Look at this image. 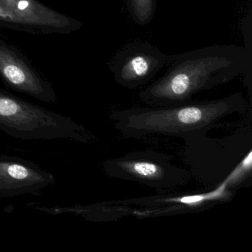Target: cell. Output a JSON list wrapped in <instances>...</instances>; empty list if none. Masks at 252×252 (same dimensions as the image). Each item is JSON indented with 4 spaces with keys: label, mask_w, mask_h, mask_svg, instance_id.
<instances>
[{
    "label": "cell",
    "mask_w": 252,
    "mask_h": 252,
    "mask_svg": "<svg viewBox=\"0 0 252 252\" xmlns=\"http://www.w3.org/2000/svg\"><path fill=\"white\" fill-rule=\"evenodd\" d=\"M252 50L237 45H212L170 55L163 76L140 92L150 107H168L192 101L201 91L212 89L252 73Z\"/></svg>",
    "instance_id": "cell-1"
},
{
    "label": "cell",
    "mask_w": 252,
    "mask_h": 252,
    "mask_svg": "<svg viewBox=\"0 0 252 252\" xmlns=\"http://www.w3.org/2000/svg\"><path fill=\"white\" fill-rule=\"evenodd\" d=\"M246 108L243 95L237 93L210 101L116 110L110 118L116 129L125 136L163 135L184 138L207 129L231 115L244 114Z\"/></svg>",
    "instance_id": "cell-2"
},
{
    "label": "cell",
    "mask_w": 252,
    "mask_h": 252,
    "mask_svg": "<svg viewBox=\"0 0 252 252\" xmlns=\"http://www.w3.org/2000/svg\"><path fill=\"white\" fill-rule=\"evenodd\" d=\"M0 130L22 140L77 139L85 128L70 117L0 89Z\"/></svg>",
    "instance_id": "cell-3"
},
{
    "label": "cell",
    "mask_w": 252,
    "mask_h": 252,
    "mask_svg": "<svg viewBox=\"0 0 252 252\" xmlns=\"http://www.w3.org/2000/svg\"><path fill=\"white\" fill-rule=\"evenodd\" d=\"M172 158L156 152H135L107 160L104 170L111 178L139 183L166 192L185 185L191 177L187 169L172 163Z\"/></svg>",
    "instance_id": "cell-4"
},
{
    "label": "cell",
    "mask_w": 252,
    "mask_h": 252,
    "mask_svg": "<svg viewBox=\"0 0 252 252\" xmlns=\"http://www.w3.org/2000/svg\"><path fill=\"white\" fill-rule=\"evenodd\" d=\"M169 60L170 55L150 42H137L120 50L112 59L109 67L119 85L135 89L150 82L166 67Z\"/></svg>",
    "instance_id": "cell-5"
},
{
    "label": "cell",
    "mask_w": 252,
    "mask_h": 252,
    "mask_svg": "<svg viewBox=\"0 0 252 252\" xmlns=\"http://www.w3.org/2000/svg\"><path fill=\"white\" fill-rule=\"evenodd\" d=\"M0 78L11 89L46 103L57 96L53 85L14 45L0 38Z\"/></svg>",
    "instance_id": "cell-6"
},
{
    "label": "cell",
    "mask_w": 252,
    "mask_h": 252,
    "mask_svg": "<svg viewBox=\"0 0 252 252\" xmlns=\"http://www.w3.org/2000/svg\"><path fill=\"white\" fill-rule=\"evenodd\" d=\"M55 176L36 163L12 156H0V196L33 194L54 184Z\"/></svg>",
    "instance_id": "cell-7"
},
{
    "label": "cell",
    "mask_w": 252,
    "mask_h": 252,
    "mask_svg": "<svg viewBox=\"0 0 252 252\" xmlns=\"http://www.w3.org/2000/svg\"><path fill=\"white\" fill-rule=\"evenodd\" d=\"M0 5L32 26L38 35L70 34L83 26L79 20L58 12L38 0H0Z\"/></svg>",
    "instance_id": "cell-8"
},
{
    "label": "cell",
    "mask_w": 252,
    "mask_h": 252,
    "mask_svg": "<svg viewBox=\"0 0 252 252\" xmlns=\"http://www.w3.org/2000/svg\"><path fill=\"white\" fill-rule=\"evenodd\" d=\"M132 20L138 26L150 24L156 11V0H125Z\"/></svg>",
    "instance_id": "cell-9"
}]
</instances>
